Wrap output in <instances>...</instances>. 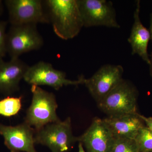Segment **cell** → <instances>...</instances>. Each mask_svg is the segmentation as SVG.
Wrapping results in <instances>:
<instances>
[{
	"label": "cell",
	"mask_w": 152,
	"mask_h": 152,
	"mask_svg": "<svg viewBox=\"0 0 152 152\" xmlns=\"http://www.w3.org/2000/svg\"><path fill=\"white\" fill-rule=\"evenodd\" d=\"M22 97L8 96L0 101V115L11 117L17 115L22 107Z\"/></svg>",
	"instance_id": "9a60e30c"
},
{
	"label": "cell",
	"mask_w": 152,
	"mask_h": 152,
	"mask_svg": "<svg viewBox=\"0 0 152 152\" xmlns=\"http://www.w3.org/2000/svg\"><path fill=\"white\" fill-rule=\"evenodd\" d=\"M29 67L19 58L9 61L0 58V93L10 96L18 91L20 82Z\"/></svg>",
	"instance_id": "7c38bea8"
},
{
	"label": "cell",
	"mask_w": 152,
	"mask_h": 152,
	"mask_svg": "<svg viewBox=\"0 0 152 152\" xmlns=\"http://www.w3.org/2000/svg\"><path fill=\"white\" fill-rule=\"evenodd\" d=\"M43 44L37 24L11 26L7 32V53L11 59L18 58L25 53L39 50Z\"/></svg>",
	"instance_id": "5b68a950"
},
{
	"label": "cell",
	"mask_w": 152,
	"mask_h": 152,
	"mask_svg": "<svg viewBox=\"0 0 152 152\" xmlns=\"http://www.w3.org/2000/svg\"><path fill=\"white\" fill-rule=\"evenodd\" d=\"M140 115L142 118L146 126L152 132V117H147L142 115Z\"/></svg>",
	"instance_id": "d6986e66"
},
{
	"label": "cell",
	"mask_w": 152,
	"mask_h": 152,
	"mask_svg": "<svg viewBox=\"0 0 152 152\" xmlns=\"http://www.w3.org/2000/svg\"><path fill=\"white\" fill-rule=\"evenodd\" d=\"M7 24V22L5 21H0V58H3L7 53L6 29Z\"/></svg>",
	"instance_id": "ac0fdd59"
},
{
	"label": "cell",
	"mask_w": 152,
	"mask_h": 152,
	"mask_svg": "<svg viewBox=\"0 0 152 152\" xmlns=\"http://www.w3.org/2000/svg\"><path fill=\"white\" fill-rule=\"evenodd\" d=\"M115 137L103 120L95 118L88 129L77 141L87 152H111Z\"/></svg>",
	"instance_id": "8fae6325"
},
{
	"label": "cell",
	"mask_w": 152,
	"mask_h": 152,
	"mask_svg": "<svg viewBox=\"0 0 152 152\" xmlns=\"http://www.w3.org/2000/svg\"><path fill=\"white\" fill-rule=\"evenodd\" d=\"M4 3L11 26L50 23L44 1L6 0Z\"/></svg>",
	"instance_id": "52a82bcc"
},
{
	"label": "cell",
	"mask_w": 152,
	"mask_h": 152,
	"mask_svg": "<svg viewBox=\"0 0 152 152\" xmlns=\"http://www.w3.org/2000/svg\"><path fill=\"white\" fill-rule=\"evenodd\" d=\"M31 103L27 110L24 122L38 130L48 124L60 121L57 115L58 105L54 94L35 85L31 86Z\"/></svg>",
	"instance_id": "3957f363"
},
{
	"label": "cell",
	"mask_w": 152,
	"mask_h": 152,
	"mask_svg": "<svg viewBox=\"0 0 152 152\" xmlns=\"http://www.w3.org/2000/svg\"><path fill=\"white\" fill-rule=\"evenodd\" d=\"M36 144L45 146L52 152H68L77 141L73 135L70 117L50 123L38 130H35Z\"/></svg>",
	"instance_id": "277c9868"
},
{
	"label": "cell",
	"mask_w": 152,
	"mask_h": 152,
	"mask_svg": "<svg viewBox=\"0 0 152 152\" xmlns=\"http://www.w3.org/2000/svg\"><path fill=\"white\" fill-rule=\"evenodd\" d=\"M78 152H86L84 149V146L83 144L81 142L79 143Z\"/></svg>",
	"instance_id": "7402d4cb"
},
{
	"label": "cell",
	"mask_w": 152,
	"mask_h": 152,
	"mask_svg": "<svg viewBox=\"0 0 152 152\" xmlns=\"http://www.w3.org/2000/svg\"><path fill=\"white\" fill-rule=\"evenodd\" d=\"M35 130L24 122L15 126L0 123V135L11 152H37L35 147Z\"/></svg>",
	"instance_id": "30bf717a"
},
{
	"label": "cell",
	"mask_w": 152,
	"mask_h": 152,
	"mask_svg": "<svg viewBox=\"0 0 152 152\" xmlns=\"http://www.w3.org/2000/svg\"><path fill=\"white\" fill-rule=\"evenodd\" d=\"M150 34L151 35V39L152 41V12L150 16V26L149 29Z\"/></svg>",
	"instance_id": "ffe728a7"
},
{
	"label": "cell",
	"mask_w": 152,
	"mask_h": 152,
	"mask_svg": "<svg viewBox=\"0 0 152 152\" xmlns=\"http://www.w3.org/2000/svg\"><path fill=\"white\" fill-rule=\"evenodd\" d=\"M134 140L139 152H152V132L146 126L139 131Z\"/></svg>",
	"instance_id": "2e32d148"
},
{
	"label": "cell",
	"mask_w": 152,
	"mask_h": 152,
	"mask_svg": "<svg viewBox=\"0 0 152 152\" xmlns=\"http://www.w3.org/2000/svg\"><path fill=\"white\" fill-rule=\"evenodd\" d=\"M84 77L80 76L77 80H71L66 78L65 73L56 69L51 64L41 61L29 67L23 80L29 84L48 86L58 91L64 86L83 84Z\"/></svg>",
	"instance_id": "ba28073f"
},
{
	"label": "cell",
	"mask_w": 152,
	"mask_h": 152,
	"mask_svg": "<svg viewBox=\"0 0 152 152\" xmlns=\"http://www.w3.org/2000/svg\"><path fill=\"white\" fill-rule=\"evenodd\" d=\"M140 1H136V7L134 12V22L131 30L128 42L132 48V54L138 55L144 61L149 65L150 58L148 52V45L151 39L149 30L142 24L140 18Z\"/></svg>",
	"instance_id": "5bb4252c"
},
{
	"label": "cell",
	"mask_w": 152,
	"mask_h": 152,
	"mask_svg": "<svg viewBox=\"0 0 152 152\" xmlns=\"http://www.w3.org/2000/svg\"><path fill=\"white\" fill-rule=\"evenodd\" d=\"M83 27L105 26L119 28L116 13L111 1L78 0Z\"/></svg>",
	"instance_id": "8992f818"
},
{
	"label": "cell",
	"mask_w": 152,
	"mask_h": 152,
	"mask_svg": "<svg viewBox=\"0 0 152 152\" xmlns=\"http://www.w3.org/2000/svg\"><path fill=\"white\" fill-rule=\"evenodd\" d=\"M124 72L122 66L107 64L101 66L90 78L84 77L83 84L98 103L119 83Z\"/></svg>",
	"instance_id": "9c48e42d"
},
{
	"label": "cell",
	"mask_w": 152,
	"mask_h": 152,
	"mask_svg": "<svg viewBox=\"0 0 152 152\" xmlns=\"http://www.w3.org/2000/svg\"><path fill=\"white\" fill-rule=\"evenodd\" d=\"M149 65V72L150 75L152 77V52L150 58V63Z\"/></svg>",
	"instance_id": "44dd1931"
},
{
	"label": "cell",
	"mask_w": 152,
	"mask_h": 152,
	"mask_svg": "<svg viewBox=\"0 0 152 152\" xmlns=\"http://www.w3.org/2000/svg\"><path fill=\"white\" fill-rule=\"evenodd\" d=\"M138 96L137 87L130 81L123 79L97 104L99 108L108 116L138 113Z\"/></svg>",
	"instance_id": "7a4b0ae2"
},
{
	"label": "cell",
	"mask_w": 152,
	"mask_h": 152,
	"mask_svg": "<svg viewBox=\"0 0 152 152\" xmlns=\"http://www.w3.org/2000/svg\"><path fill=\"white\" fill-rule=\"evenodd\" d=\"M140 114H129L107 116L103 121L115 138L134 140L139 131L145 126Z\"/></svg>",
	"instance_id": "4fadbf2b"
},
{
	"label": "cell",
	"mask_w": 152,
	"mask_h": 152,
	"mask_svg": "<svg viewBox=\"0 0 152 152\" xmlns=\"http://www.w3.org/2000/svg\"><path fill=\"white\" fill-rule=\"evenodd\" d=\"M49 21L59 38L70 39L79 34L83 27L78 0L44 1Z\"/></svg>",
	"instance_id": "6da1fadb"
},
{
	"label": "cell",
	"mask_w": 152,
	"mask_h": 152,
	"mask_svg": "<svg viewBox=\"0 0 152 152\" xmlns=\"http://www.w3.org/2000/svg\"><path fill=\"white\" fill-rule=\"evenodd\" d=\"M111 152H139L134 140L115 138Z\"/></svg>",
	"instance_id": "e0dca14e"
},
{
	"label": "cell",
	"mask_w": 152,
	"mask_h": 152,
	"mask_svg": "<svg viewBox=\"0 0 152 152\" xmlns=\"http://www.w3.org/2000/svg\"><path fill=\"white\" fill-rule=\"evenodd\" d=\"M4 12V6L2 1L0 0V16L2 15Z\"/></svg>",
	"instance_id": "603a6c76"
}]
</instances>
